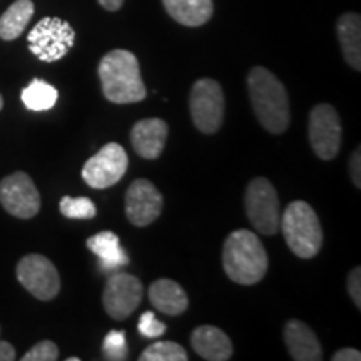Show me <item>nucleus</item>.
Returning a JSON list of instances; mask_svg holds the SVG:
<instances>
[{
    "label": "nucleus",
    "mask_w": 361,
    "mask_h": 361,
    "mask_svg": "<svg viewBox=\"0 0 361 361\" xmlns=\"http://www.w3.org/2000/svg\"><path fill=\"white\" fill-rule=\"evenodd\" d=\"M252 111L259 124L271 134H283L290 128V99L276 75L266 67H252L247 75Z\"/></svg>",
    "instance_id": "1"
},
{
    "label": "nucleus",
    "mask_w": 361,
    "mask_h": 361,
    "mask_svg": "<svg viewBox=\"0 0 361 361\" xmlns=\"http://www.w3.org/2000/svg\"><path fill=\"white\" fill-rule=\"evenodd\" d=\"M99 79L104 96L109 102L134 104L144 101L147 96L137 57L124 49L107 52L101 59Z\"/></svg>",
    "instance_id": "2"
},
{
    "label": "nucleus",
    "mask_w": 361,
    "mask_h": 361,
    "mask_svg": "<svg viewBox=\"0 0 361 361\" xmlns=\"http://www.w3.org/2000/svg\"><path fill=\"white\" fill-rule=\"evenodd\" d=\"M223 268L231 281L251 286L268 271V255L258 234L239 229L229 234L223 247Z\"/></svg>",
    "instance_id": "3"
},
{
    "label": "nucleus",
    "mask_w": 361,
    "mask_h": 361,
    "mask_svg": "<svg viewBox=\"0 0 361 361\" xmlns=\"http://www.w3.org/2000/svg\"><path fill=\"white\" fill-rule=\"evenodd\" d=\"M279 229L284 241L298 258L311 259L323 246V229L318 214L308 202L293 201L281 214Z\"/></svg>",
    "instance_id": "4"
},
{
    "label": "nucleus",
    "mask_w": 361,
    "mask_h": 361,
    "mask_svg": "<svg viewBox=\"0 0 361 361\" xmlns=\"http://www.w3.org/2000/svg\"><path fill=\"white\" fill-rule=\"evenodd\" d=\"M245 206L247 219L259 234L273 236L279 231V224H281L279 200L268 179L255 178L247 184Z\"/></svg>",
    "instance_id": "5"
},
{
    "label": "nucleus",
    "mask_w": 361,
    "mask_h": 361,
    "mask_svg": "<svg viewBox=\"0 0 361 361\" xmlns=\"http://www.w3.org/2000/svg\"><path fill=\"white\" fill-rule=\"evenodd\" d=\"M29 49L42 62H56L74 47L75 30L59 17H44L30 30Z\"/></svg>",
    "instance_id": "6"
},
{
    "label": "nucleus",
    "mask_w": 361,
    "mask_h": 361,
    "mask_svg": "<svg viewBox=\"0 0 361 361\" xmlns=\"http://www.w3.org/2000/svg\"><path fill=\"white\" fill-rule=\"evenodd\" d=\"M192 123L201 133H218L224 119V94L214 79H200L194 82L189 96Z\"/></svg>",
    "instance_id": "7"
},
{
    "label": "nucleus",
    "mask_w": 361,
    "mask_h": 361,
    "mask_svg": "<svg viewBox=\"0 0 361 361\" xmlns=\"http://www.w3.org/2000/svg\"><path fill=\"white\" fill-rule=\"evenodd\" d=\"M310 146L319 159H335L341 147V123L336 109L329 104H318L310 112Z\"/></svg>",
    "instance_id": "8"
},
{
    "label": "nucleus",
    "mask_w": 361,
    "mask_h": 361,
    "mask_svg": "<svg viewBox=\"0 0 361 361\" xmlns=\"http://www.w3.org/2000/svg\"><path fill=\"white\" fill-rule=\"evenodd\" d=\"M128 166L129 157L124 147L117 142H109L85 162L82 178L90 188L107 189L123 179Z\"/></svg>",
    "instance_id": "9"
},
{
    "label": "nucleus",
    "mask_w": 361,
    "mask_h": 361,
    "mask_svg": "<svg viewBox=\"0 0 361 361\" xmlns=\"http://www.w3.org/2000/svg\"><path fill=\"white\" fill-rule=\"evenodd\" d=\"M17 279L40 301H51L61 291V276L57 268L42 255L24 256L17 264Z\"/></svg>",
    "instance_id": "10"
},
{
    "label": "nucleus",
    "mask_w": 361,
    "mask_h": 361,
    "mask_svg": "<svg viewBox=\"0 0 361 361\" xmlns=\"http://www.w3.org/2000/svg\"><path fill=\"white\" fill-rule=\"evenodd\" d=\"M0 204L16 218H34L40 209V194L30 176L17 171L0 180Z\"/></svg>",
    "instance_id": "11"
},
{
    "label": "nucleus",
    "mask_w": 361,
    "mask_h": 361,
    "mask_svg": "<svg viewBox=\"0 0 361 361\" xmlns=\"http://www.w3.org/2000/svg\"><path fill=\"white\" fill-rule=\"evenodd\" d=\"M142 300V283L133 274L112 273L104 288L102 305L116 322H123L137 310Z\"/></svg>",
    "instance_id": "12"
},
{
    "label": "nucleus",
    "mask_w": 361,
    "mask_h": 361,
    "mask_svg": "<svg viewBox=\"0 0 361 361\" xmlns=\"http://www.w3.org/2000/svg\"><path fill=\"white\" fill-rule=\"evenodd\" d=\"M162 194L147 179H135L126 192V216L134 226L144 228L162 213Z\"/></svg>",
    "instance_id": "13"
},
{
    "label": "nucleus",
    "mask_w": 361,
    "mask_h": 361,
    "mask_svg": "<svg viewBox=\"0 0 361 361\" xmlns=\"http://www.w3.org/2000/svg\"><path fill=\"white\" fill-rule=\"evenodd\" d=\"M169 134V126L166 121L157 119H142L134 124L130 130V142L134 151L144 159H157L162 154Z\"/></svg>",
    "instance_id": "14"
},
{
    "label": "nucleus",
    "mask_w": 361,
    "mask_h": 361,
    "mask_svg": "<svg viewBox=\"0 0 361 361\" xmlns=\"http://www.w3.org/2000/svg\"><path fill=\"white\" fill-rule=\"evenodd\" d=\"M284 343L291 358L296 361L323 360V348L308 324L300 319H290L284 326Z\"/></svg>",
    "instance_id": "15"
},
{
    "label": "nucleus",
    "mask_w": 361,
    "mask_h": 361,
    "mask_svg": "<svg viewBox=\"0 0 361 361\" xmlns=\"http://www.w3.org/2000/svg\"><path fill=\"white\" fill-rule=\"evenodd\" d=\"M191 345L201 358L209 361H226L233 356V343L223 329L204 324L191 335Z\"/></svg>",
    "instance_id": "16"
},
{
    "label": "nucleus",
    "mask_w": 361,
    "mask_h": 361,
    "mask_svg": "<svg viewBox=\"0 0 361 361\" xmlns=\"http://www.w3.org/2000/svg\"><path fill=\"white\" fill-rule=\"evenodd\" d=\"M85 245L99 258V268L104 273H116V269L129 264V256L119 245V236L112 231H101L90 236Z\"/></svg>",
    "instance_id": "17"
},
{
    "label": "nucleus",
    "mask_w": 361,
    "mask_h": 361,
    "mask_svg": "<svg viewBox=\"0 0 361 361\" xmlns=\"http://www.w3.org/2000/svg\"><path fill=\"white\" fill-rule=\"evenodd\" d=\"M149 301L161 313L169 316L183 314L189 306L186 291L173 279H157L149 288Z\"/></svg>",
    "instance_id": "18"
},
{
    "label": "nucleus",
    "mask_w": 361,
    "mask_h": 361,
    "mask_svg": "<svg viewBox=\"0 0 361 361\" xmlns=\"http://www.w3.org/2000/svg\"><path fill=\"white\" fill-rule=\"evenodd\" d=\"M336 34L343 56L355 71H361V17L348 12L338 19Z\"/></svg>",
    "instance_id": "19"
},
{
    "label": "nucleus",
    "mask_w": 361,
    "mask_h": 361,
    "mask_svg": "<svg viewBox=\"0 0 361 361\" xmlns=\"http://www.w3.org/2000/svg\"><path fill=\"white\" fill-rule=\"evenodd\" d=\"M176 22L186 27L204 25L213 17V0H162Z\"/></svg>",
    "instance_id": "20"
},
{
    "label": "nucleus",
    "mask_w": 361,
    "mask_h": 361,
    "mask_svg": "<svg viewBox=\"0 0 361 361\" xmlns=\"http://www.w3.org/2000/svg\"><path fill=\"white\" fill-rule=\"evenodd\" d=\"M34 11L32 0H16L0 17V39L13 40L20 37L27 24L32 19Z\"/></svg>",
    "instance_id": "21"
},
{
    "label": "nucleus",
    "mask_w": 361,
    "mask_h": 361,
    "mask_svg": "<svg viewBox=\"0 0 361 361\" xmlns=\"http://www.w3.org/2000/svg\"><path fill=\"white\" fill-rule=\"evenodd\" d=\"M22 102L29 111L42 112L49 111L56 106L59 92L57 89L45 82L42 79H34L27 87L22 90Z\"/></svg>",
    "instance_id": "22"
},
{
    "label": "nucleus",
    "mask_w": 361,
    "mask_h": 361,
    "mask_svg": "<svg viewBox=\"0 0 361 361\" xmlns=\"http://www.w3.org/2000/svg\"><path fill=\"white\" fill-rule=\"evenodd\" d=\"M188 351L174 341L152 343L139 356L141 361H188Z\"/></svg>",
    "instance_id": "23"
},
{
    "label": "nucleus",
    "mask_w": 361,
    "mask_h": 361,
    "mask_svg": "<svg viewBox=\"0 0 361 361\" xmlns=\"http://www.w3.org/2000/svg\"><path fill=\"white\" fill-rule=\"evenodd\" d=\"M62 216L69 219H92L96 218L97 207L89 197L64 196L59 204Z\"/></svg>",
    "instance_id": "24"
},
{
    "label": "nucleus",
    "mask_w": 361,
    "mask_h": 361,
    "mask_svg": "<svg viewBox=\"0 0 361 361\" xmlns=\"http://www.w3.org/2000/svg\"><path fill=\"white\" fill-rule=\"evenodd\" d=\"M129 348L128 340H126L124 331H109L104 338L102 343V355L104 360L109 361H123L128 358Z\"/></svg>",
    "instance_id": "25"
},
{
    "label": "nucleus",
    "mask_w": 361,
    "mask_h": 361,
    "mask_svg": "<svg viewBox=\"0 0 361 361\" xmlns=\"http://www.w3.org/2000/svg\"><path fill=\"white\" fill-rule=\"evenodd\" d=\"M137 326L139 333H141L144 338H149V340L161 338L166 333V324L161 323L152 311H144L141 318H139Z\"/></svg>",
    "instance_id": "26"
},
{
    "label": "nucleus",
    "mask_w": 361,
    "mask_h": 361,
    "mask_svg": "<svg viewBox=\"0 0 361 361\" xmlns=\"http://www.w3.org/2000/svg\"><path fill=\"white\" fill-rule=\"evenodd\" d=\"M59 358V348L56 343L45 340L40 341L22 356V361H56Z\"/></svg>",
    "instance_id": "27"
},
{
    "label": "nucleus",
    "mask_w": 361,
    "mask_h": 361,
    "mask_svg": "<svg viewBox=\"0 0 361 361\" xmlns=\"http://www.w3.org/2000/svg\"><path fill=\"white\" fill-rule=\"evenodd\" d=\"M348 293L351 300L355 301L356 308H361V268L356 266L348 274Z\"/></svg>",
    "instance_id": "28"
},
{
    "label": "nucleus",
    "mask_w": 361,
    "mask_h": 361,
    "mask_svg": "<svg viewBox=\"0 0 361 361\" xmlns=\"http://www.w3.org/2000/svg\"><path fill=\"white\" fill-rule=\"evenodd\" d=\"M350 176L356 188H361V151L360 147L350 157Z\"/></svg>",
    "instance_id": "29"
},
{
    "label": "nucleus",
    "mask_w": 361,
    "mask_h": 361,
    "mask_svg": "<svg viewBox=\"0 0 361 361\" xmlns=\"http://www.w3.org/2000/svg\"><path fill=\"white\" fill-rule=\"evenodd\" d=\"M333 361H360L361 353L355 348H343L338 350L335 355H333Z\"/></svg>",
    "instance_id": "30"
},
{
    "label": "nucleus",
    "mask_w": 361,
    "mask_h": 361,
    "mask_svg": "<svg viewBox=\"0 0 361 361\" xmlns=\"http://www.w3.org/2000/svg\"><path fill=\"white\" fill-rule=\"evenodd\" d=\"M16 360V348L8 341H0V361Z\"/></svg>",
    "instance_id": "31"
},
{
    "label": "nucleus",
    "mask_w": 361,
    "mask_h": 361,
    "mask_svg": "<svg viewBox=\"0 0 361 361\" xmlns=\"http://www.w3.org/2000/svg\"><path fill=\"white\" fill-rule=\"evenodd\" d=\"M97 2L101 4V7L106 8V11L116 12V11H119L121 7H123L124 0H97Z\"/></svg>",
    "instance_id": "32"
},
{
    "label": "nucleus",
    "mask_w": 361,
    "mask_h": 361,
    "mask_svg": "<svg viewBox=\"0 0 361 361\" xmlns=\"http://www.w3.org/2000/svg\"><path fill=\"white\" fill-rule=\"evenodd\" d=\"M2 107H4V99L0 96V111H2Z\"/></svg>",
    "instance_id": "33"
}]
</instances>
